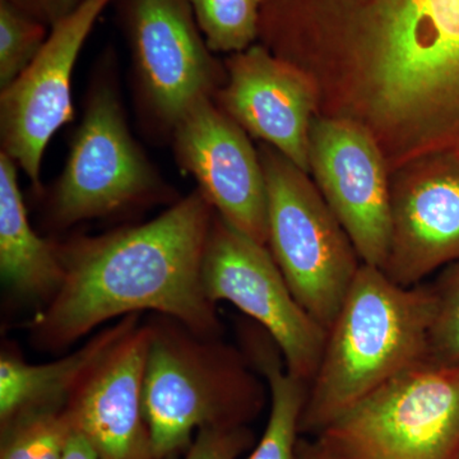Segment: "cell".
I'll use <instances>...</instances> for the list:
<instances>
[{"label": "cell", "mask_w": 459, "mask_h": 459, "mask_svg": "<svg viewBox=\"0 0 459 459\" xmlns=\"http://www.w3.org/2000/svg\"><path fill=\"white\" fill-rule=\"evenodd\" d=\"M262 20L319 113L369 133L389 168L459 157V0H262Z\"/></svg>", "instance_id": "6da1fadb"}, {"label": "cell", "mask_w": 459, "mask_h": 459, "mask_svg": "<svg viewBox=\"0 0 459 459\" xmlns=\"http://www.w3.org/2000/svg\"><path fill=\"white\" fill-rule=\"evenodd\" d=\"M148 325L143 410L155 459L186 452L201 429L243 427L261 412L265 386L244 351L170 316Z\"/></svg>", "instance_id": "277c9868"}, {"label": "cell", "mask_w": 459, "mask_h": 459, "mask_svg": "<svg viewBox=\"0 0 459 459\" xmlns=\"http://www.w3.org/2000/svg\"><path fill=\"white\" fill-rule=\"evenodd\" d=\"M0 430V459H63L74 425L63 409L29 413Z\"/></svg>", "instance_id": "ffe728a7"}, {"label": "cell", "mask_w": 459, "mask_h": 459, "mask_svg": "<svg viewBox=\"0 0 459 459\" xmlns=\"http://www.w3.org/2000/svg\"><path fill=\"white\" fill-rule=\"evenodd\" d=\"M435 312L428 338V364L459 367V261L440 270L433 283Z\"/></svg>", "instance_id": "7402d4cb"}, {"label": "cell", "mask_w": 459, "mask_h": 459, "mask_svg": "<svg viewBox=\"0 0 459 459\" xmlns=\"http://www.w3.org/2000/svg\"><path fill=\"white\" fill-rule=\"evenodd\" d=\"M17 169L0 152V273L17 296L49 301L63 280L59 243L39 237L32 229Z\"/></svg>", "instance_id": "e0dca14e"}, {"label": "cell", "mask_w": 459, "mask_h": 459, "mask_svg": "<svg viewBox=\"0 0 459 459\" xmlns=\"http://www.w3.org/2000/svg\"><path fill=\"white\" fill-rule=\"evenodd\" d=\"M115 0H84L50 29L40 53L22 74L0 90L2 152L22 169L36 190L45 150L56 132L74 120L72 74L84 42Z\"/></svg>", "instance_id": "30bf717a"}, {"label": "cell", "mask_w": 459, "mask_h": 459, "mask_svg": "<svg viewBox=\"0 0 459 459\" xmlns=\"http://www.w3.org/2000/svg\"><path fill=\"white\" fill-rule=\"evenodd\" d=\"M195 22L212 53L249 49L259 40L262 0H189Z\"/></svg>", "instance_id": "d6986e66"}, {"label": "cell", "mask_w": 459, "mask_h": 459, "mask_svg": "<svg viewBox=\"0 0 459 459\" xmlns=\"http://www.w3.org/2000/svg\"><path fill=\"white\" fill-rule=\"evenodd\" d=\"M63 459H101L92 444L74 428Z\"/></svg>", "instance_id": "d4e9b609"}, {"label": "cell", "mask_w": 459, "mask_h": 459, "mask_svg": "<svg viewBox=\"0 0 459 459\" xmlns=\"http://www.w3.org/2000/svg\"><path fill=\"white\" fill-rule=\"evenodd\" d=\"M433 286L404 287L362 263L307 385L301 434L318 435L404 371L427 362Z\"/></svg>", "instance_id": "3957f363"}, {"label": "cell", "mask_w": 459, "mask_h": 459, "mask_svg": "<svg viewBox=\"0 0 459 459\" xmlns=\"http://www.w3.org/2000/svg\"><path fill=\"white\" fill-rule=\"evenodd\" d=\"M50 29L7 0H0V90L16 81L40 53Z\"/></svg>", "instance_id": "44dd1931"}, {"label": "cell", "mask_w": 459, "mask_h": 459, "mask_svg": "<svg viewBox=\"0 0 459 459\" xmlns=\"http://www.w3.org/2000/svg\"><path fill=\"white\" fill-rule=\"evenodd\" d=\"M131 51L142 123L169 137L190 108L213 99L225 82V63L205 44L189 0H115Z\"/></svg>", "instance_id": "ba28073f"}, {"label": "cell", "mask_w": 459, "mask_h": 459, "mask_svg": "<svg viewBox=\"0 0 459 459\" xmlns=\"http://www.w3.org/2000/svg\"><path fill=\"white\" fill-rule=\"evenodd\" d=\"M255 446V434L243 427L204 428L180 459H238ZM174 459V458H172Z\"/></svg>", "instance_id": "603a6c76"}, {"label": "cell", "mask_w": 459, "mask_h": 459, "mask_svg": "<svg viewBox=\"0 0 459 459\" xmlns=\"http://www.w3.org/2000/svg\"><path fill=\"white\" fill-rule=\"evenodd\" d=\"M458 261L459 157L429 156L392 172L386 276L416 286Z\"/></svg>", "instance_id": "4fadbf2b"}, {"label": "cell", "mask_w": 459, "mask_h": 459, "mask_svg": "<svg viewBox=\"0 0 459 459\" xmlns=\"http://www.w3.org/2000/svg\"><path fill=\"white\" fill-rule=\"evenodd\" d=\"M138 325L140 314L124 316L113 327L102 329L81 349L47 364H30L16 353L3 350L0 428L29 413L65 409L82 377Z\"/></svg>", "instance_id": "2e32d148"}, {"label": "cell", "mask_w": 459, "mask_h": 459, "mask_svg": "<svg viewBox=\"0 0 459 459\" xmlns=\"http://www.w3.org/2000/svg\"><path fill=\"white\" fill-rule=\"evenodd\" d=\"M164 180L129 129L117 62L105 54L93 74L82 119L49 195V219L69 228L166 195Z\"/></svg>", "instance_id": "5b68a950"}, {"label": "cell", "mask_w": 459, "mask_h": 459, "mask_svg": "<svg viewBox=\"0 0 459 459\" xmlns=\"http://www.w3.org/2000/svg\"><path fill=\"white\" fill-rule=\"evenodd\" d=\"M150 325H138L82 377L65 404L101 459H155L143 410Z\"/></svg>", "instance_id": "9a60e30c"}, {"label": "cell", "mask_w": 459, "mask_h": 459, "mask_svg": "<svg viewBox=\"0 0 459 459\" xmlns=\"http://www.w3.org/2000/svg\"><path fill=\"white\" fill-rule=\"evenodd\" d=\"M296 459H329L327 455L319 448L316 440L300 437L296 448Z\"/></svg>", "instance_id": "484cf974"}, {"label": "cell", "mask_w": 459, "mask_h": 459, "mask_svg": "<svg viewBox=\"0 0 459 459\" xmlns=\"http://www.w3.org/2000/svg\"><path fill=\"white\" fill-rule=\"evenodd\" d=\"M309 171L361 262L383 270L391 243V174L377 142L356 124L316 115Z\"/></svg>", "instance_id": "8fae6325"}, {"label": "cell", "mask_w": 459, "mask_h": 459, "mask_svg": "<svg viewBox=\"0 0 459 459\" xmlns=\"http://www.w3.org/2000/svg\"><path fill=\"white\" fill-rule=\"evenodd\" d=\"M268 197V241L301 307L325 329L340 312L362 262L312 177L259 142Z\"/></svg>", "instance_id": "8992f818"}, {"label": "cell", "mask_w": 459, "mask_h": 459, "mask_svg": "<svg viewBox=\"0 0 459 459\" xmlns=\"http://www.w3.org/2000/svg\"><path fill=\"white\" fill-rule=\"evenodd\" d=\"M314 440L329 459H458L459 367L404 371Z\"/></svg>", "instance_id": "52a82bcc"}, {"label": "cell", "mask_w": 459, "mask_h": 459, "mask_svg": "<svg viewBox=\"0 0 459 459\" xmlns=\"http://www.w3.org/2000/svg\"><path fill=\"white\" fill-rule=\"evenodd\" d=\"M225 71L214 102L250 137L310 175L309 132L316 96L307 75L259 42L230 56Z\"/></svg>", "instance_id": "5bb4252c"}, {"label": "cell", "mask_w": 459, "mask_h": 459, "mask_svg": "<svg viewBox=\"0 0 459 459\" xmlns=\"http://www.w3.org/2000/svg\"><path fill=\"white\" fill-rule=\"evenodd\" d=\"M51 29L75 11L84 0H7Z\"/></svg>", "instance_id": "cb8c5ba5"}, {"label": "cell", "mask_w": 459, "mask_h": 459, "mask_svg": "<svg viewBox=\"0 0 459 459\" xmlns=\"http://www.w3.org/2000/svg\"><path fill=\"white\" fill-rule=\"evenodd\" d=\"M213 214L197 189L142 225L59 244L63 280L33 322L36 346L60 351L108 320L143 310L220 338L202 274Z\"/></svg>", "instance_id": "7a4b0ae2"}, {"label": "cell", "mask_w": 459, "mask_h": 459, "mask_svg": "<svg viewBox=\"0 0 459 459\" xmlns=\"http://www.w3.org/2000/svg\"><path fill=\"white\" fill-rule=\"evenodd\" d=\"M459 459V458H458Z\"/></svg>", "instance_id": "4316f807"}, {"label": "cell", "mask_w": 459, "mask_h": 459, "mask_svg": "<svg viewBox=\"0 0 459 459\" xmlns=\"http://www.w3.org/2000/svg\"><path fill=\"white\" fill-rule=\"evenodd\" d=\"M243 351L271 394V411L261 440L246 459H296L307 383L287 370L273 338L258 325H241Z\"/></svg>", "instance_id": "ac0fdd59"}, {"label": "cell", "mask_w": 459, "mask_h": 459, "mask_svg": "<svg viewBox=\"0 0 459 459\" xmlns=\"http://www.w3.org/2000/svg\"><path fill=\"white\" fill-rule=\"evenodd\" d=\"M175 160L232 228L267 246L268 197L258 150L213 99L190 108L170 137Z\"/></svg>", "instance_id": "7c38bea8"}, {"label": "cell", "mask_w": 459, "mask_h": 459, "mask_svg": "<svg viewBox=\"0 0 459 459\" xmlns=\"http://www.w3.org/2000/svg\"><path fill=\"white\" fill-rule=\"evenodd\" d=\"M202 274L208 298L214 304L228 301L264 329L279 346L287 370L309 385L327 329L299 303L268 247L214 212Z\"/></svg>", "instance_id": "9c48e42d"}]
</instances>
